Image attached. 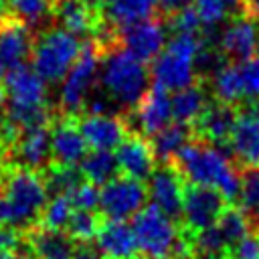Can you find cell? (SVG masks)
Listing matches in <instances>:
<instances>
[{
  "instance_id": "cell-24",
  "label": "cell",
  "mask_w": 259,
  "mask_h": 259,
  "mask_svg": "<svg viewBox=\"0 0 259 259\" xmlns=\"http://www.w3.org/2000/svg\"><path fill=\"white\" fill-rule=\"evenodd\" d=\"M194 10L200 18L204 34H210L217 26L225 22L251 16L247 0H194Z\"/></svg>"
},
{
  "instance_id": "cell-19",
  "label": "cell",
  "mask_w": 259,
  "mask_h": 259,
  "mask_svg": "<svg viewBox=\"0 0 259 259\" xmlns=\"http://www.w3.org/2000/svg\"><path fill=\"white\" fill-rule=\"evenodd\" d=\"M55 18L61 22V28L69 30L75 36L101 34L105 16L103 10H97L83 0H53Z\"/></svg>"
},
{
  "instance_id": "cell-40",
  "label": "cell",
  "mask_w": 259,
  "mask_h": 259,
  "mask_svg": "<svg viewBox=\"0 0 259 259\" xmlns=\"http://www.w3.org/2000/svg\"><path fill=\"white\" fill-rule=\"evenodd\" d=\"M73 259H103V255L91 243H75Z\"/></svg>"
},
{
  "instance_id": "cell-29",
  "label": "cell",
  "mask_w": 259,
  "mask_h": 259,
  "mask_svg": "<svg viewBox=\"0 0 259 259\" xmlns=\"http://www.w3.org/2000/svg\"><path fill=\"white\" fill-rule=\"evenodd\" d=\"M117 170H119V166H117L115 154L103 152V150L87 152V156L79 164V172H81L83 180H87L95 186H103L109 180H113L117 176Z\"/></svg>"
},
{
  "instance_id": "cell-22",
  "label": "cell",
  "mask_w": 259,
  "mask_h": 259,
  "mask_svg": "<svg viewBox=\"0 0 259 259\" xmlns=\"http://www.w3.org/2000/svg\"><path fill=\"white\" fill-rule=\"evenodd\" d=\"M16 156L22 162V168L36 170L51 160V127L49 123L26 127L18 134Z\"/></svg>"
},
{
  "instance_id": "cell-43",
  "label": "cell",
  "mask_w": 259,
  "mask_h": 259,
  "mask_svg": "<svg viewBox=\"0 0 259 259\" xmlns=\"http://www.w3.org/2000/svg\"><path fill=\"white\" fill-rule=\"evenodd\" d=\"M85 4H89V6H93V8H97V10H103V2L105 0H83Z\"/></svg>"
},
{
  "instance_id": "cell-45",
  "label": "cell",
  "mask_w": 259,
  "mask_h": 259,
  "mask_svg": "<svg viewBox=\"0 0 259 259\" xmlns=\"http://www.w3.org/2000/svg\"><path fill=\"white\" fill-rule=\"evenodd\" d=\"M251 221H253V227H255V229H259V210L251 217Z\"/></svg>"
},
{
  "instance_id": "cell-32",
  "label": "cell",
  "mask_w": 259,
  "mask_h": 259,
  "mask_svg": "<svg viewBox=\"0 0 259 259\" xmlns=\"http://www.w3.org/2000/svg\"><path fill=\"white\" fill-rule=\"evenodd\" d=\"M73 212L75 210H73L69 198L65 194H55L53 198L47 200V204H45V208L40 212V229L65 233Z\"/></svg>"
},
{
  "instance_id": "cell-20",
  "label": "cell",
  "mask_w": 259,
  "mask_h": 259,
  "mask_svg": "<svg viewBox=\"0 0 259 259\" xmlns=\"http://www.w3.org/2000/svg\"><path fill=\"white\" fill-rule=\"evenodd\" d=\"M115 160L123 176L136 178V180H148L158 166L156 156L152 152V146L146 138L138 134H130L115 150Z\"/></svg>"
},
{
  "instance_id": "cell-47",
  "label": "cell",
  "mask_w": 259,
  "mask_h": 259,
  "mask_svg": "<svg viewBox=\"0 0 259 259\" xmlns=\"http://www.w3.org/2000/svg\"><path fill=\"white\" fill-rule=\"evenodd\" d=\"M2 75H4V69H2V65H0V79H2Z\"/></svg>"
},
{
  "instance_id": "cell-16",
  "label": "cell",
  "mask_w": 259,
  "mask_h": 259,
  "mask_svg": "<svg viewBox=\"0 0 259 259\" xmlns=\"http://www.w3.org/2000/svg\"><path fill=\"white\" fill-rule=\"evenodd\" d=\"M87 142L79 132L77 119L65 115L51 125V160L55 166L77 168L87 156Z\"/></svg>"
},
{
  "instance_id": "cell-9",
  "label": "cell",
  "mask_w": 259,
  "mask_h": 259,
  "mask_svg": "<svg viewBox=\"0 0 259 259\" xmlns=\"http://www.w3.org/2000/svg\"><path fill=\"white\" fill-rule=\"evenodd\" d=\"M148 200V186L130 176H115L99 190V210L105 221L134 219Z\"/></svg>"
},
{
  "instance_id": "cell-35",
  "label": "cell",
  "mask_w": 259,
  "mask_h": 259,
  "mask_svg": "<svg viewBox=\"0 0 259 259\" xmlns=\"http://www.w3.org/2000/svg\"><path fill=\"white\" fill-rule=\"evenodd\" d=\"M73 210H95L99 206V188L87 180L75 184L69 192H65Z\"/></svg>"
},
{
  "instance_id": "cell-25",
  "label": "cell",
  "mask_w": 259,
  "mask_h": 259,
  "mask_svg": "<svg viewBox=\"0 0 259 259\" xmlns=\"http://www.w3.org/2000/svg\"><path fill=\"white\" fill-rule=\"evenodd\" d=\"M210 101L212 99H210L208 85L204 81H196L194 85L174 93V97H172V119H176L178 123L192 125L202 115V111L208 107Z\"/></svg>"
},
{
  "instance_id": "cell-17",
  "label": "cell",
  "mask_w": 259,
  "mask_h": 259,
  "mask_svg": "<svg viewBox=\"0 0 259 259\" xmlns=\"http://www.w3.org/2000/svg\"><path fill=\"white\" fill-rule=\"evenodd\" d=\"M237 117H239V107L210 101L208 107L202 111V115L192 123L194 140H202L212 146L227 148Z\"/></svg>"
},
{
  "instance_id": "cell-39",
  "label": "cell",
  "mask_w": 259,
  "mask_h": 259,
  "mask_svg": "<svg viewBox=\"0 0 259 259\" xmlns=\"http://www.w3.org/2000/svg\"><path fill=\"white\" fill-rule=\"evenodd\" d=\"M18 245H20L18 231L16 229H8V227H0V251L14 253Z\"/></svg>"
},
{
  "instance_id": "cell-6",
  "label": "cell",
  "mask_w": 259,
  "mask_h": 259,
  "mask_svg": "<svg viewBox=\"0 0 259 259\" xmlns=\"http://www.w3.org/2000/svg\"><path fill=\"white\" fill-rule=\"evenodd\" d=\"M83 42L61 26L45 28L38 32L30 53V69L49 85L61 83L79 59Z\"/></svg>"
},
{
  "instance_id": "cell-44",
  "label": "cell",
  "mask_w": 259,
  "mask_h": 259,
  "mask_svg": "<svg viewBox=\"0 0 259 259\" xmlns=\"http://www.w3.org/2000/svg\"><path fill=\"white\" fill-rule=\"evenodd\" d=\"M16 253V251H14ZM14 253H8V251H0V259H14Z\"/></svg>"
},
{
  "instance_id": "cell-37",
  "label": "cell",
  "mask_w": 259,
  "mask_h": 259,
  "mask_svg": "<svg viewBox=\"0 0 259 259\" xmlns=\"http://www.w3.org/2000/svg\"><path fill=\"white\" fill-rule=\"evenodd\" d=\"M168 26L174 30V34H196L200 26V18L194 10V4H188L172 14H168Z\"/></svg>"
},
{
  "instance_id": "cell-36",
  "label": "cell",
  "mask_w": 259,
  "mask_h": 259,
  "mask_svg": "<svg viewBox=\"0 0 259 259\" xmlns=\"http://www.w3.org/2000/svg\"><path fill=\"white\" fill-rule=\"evenodd\" d=\"M239 69V77H241V85H243V95H245V103H255L259 101V61L253 57L249 61L237 63Z\"/></svg>"
},
{
  "instance_id": "cell-26",
  "label": "cell",
  "mask_w": 259,
  "mask_h": 259,
  "mask_svg": "<svg viewBox=\"0 0 259 259\" xmlns=\"http://www.w3.org/2000/svg\"><path fill=\"white\" fill-rule=\"evenodd\" d=\"M204 83L208 85V91L214 97V101L231 105V107H239V109L241 107H249L245 103V95H243V85H241L237 63H227L219 73H214Z\"/></svg>"
},
{
  "instance_id": "cell-3",
  "label": "cell",
  "mask_w": 259,
  "mask_h": 259,
  "mask_svg": "<svg viewBox=\"0 0 259 259\" xmlns=\"http://www.w3.org/2000/svg\"><path fill=\"white\" fill-rule=\"evenodd\" d=\"M49 200L47 180L28 168H16L6 174L0 190V227L26 229L38 221Z\"/></svg>"
},
{
  "instance_id": "cell-7",
  "label": "cell",
  "mask_w": 259,
  "mask_h": 259,
  "mask_svg": "<svg viewBox=\"0 0 259 259\" xmlns=\"http://www.w3.org/2000/svg\"><path fill=\"white\" fill-rule=\"evenodd\" d=\"M99 65H101V47L95 40L83 42L79 59L61 81L59 103L65 115L73 117V113L85 107L87 99L93 93L95 81L99 77Z\"/></svg>"
},
{
  "instance_id": "cell-13",
  "label": "cell",
  "mask_w": 259,
  "mask_h": 259,
  "mask_svg": "<svg viewBox=\"0 0 259 259\" xmlns=\"http://www.w3.org/2000/svg\"><path fill=\"white\" fill-rule=\"evenodd\" d=\"M77 125L91 150H117V146L130 136L125 119L111 113H85L77 119Z\"/></svg>"
},
{
  "instance_id": "cell-23",
  "label": "cell",
  "mask_w": 259,
  "mask_h": 259,
  "mask_svg": "<svg viewBox=\"0 0 259 259\" xmlns=\"http://www.w3.org/2000/svg\"><path fill=\"white\" fill-rule=\"evenodd\" d=\"M158 0H105L103 16L111 22L115 32H121L134 24H140L154 16Z\"/></svg>"
},
{
  "instance_id": "cell-46",
  "label": "cell",
  "mask_w": 259,
  "mask_h": 259,
  "mask_svg": "<svg viewBox=\"0 0 259 259\" xmlns=\"http://www.w3.org/2000/svg\"><path fill=\"white\" fill-rule=\"evenodd\" d=\"M253 111H255V115L259 117V101H255V103H253Z\"/></svg>"
},
{
  "instance_id": "cell-18",
  "label": "cell",
  "mask_w": 259,
  "mask_h": 259,
  "mask_svg": "<svg viewBox=\"0 0 259 259\" xmlns=\"http://www.w3.org/2000/svg\"><path fill=\"white\" fill-rule=\"evenodd\" d=\"M32 45L34 36L24 22L10 14L0 20V65L4 71L22 67L26 59H30Z\"/></svg>"
},
{
  "instance_id": "cell-4",
  "label": "cell",
  "mask_w": 259,
  "mask_h": 259,
  "mask_svg": "<svg viewBox=\"0 0 259 259\" xmlns=\"http://www.w3.org/2000/svg\"><path fill=\"white\" fill-rule=\"evenodd\" d=\"M4 117L18 130L49 123L47 83L26 65L6 71L2 83Z\"/></svg>"
},
{
  "instance_id": "cell-31",
  "label": "cell",
  "mask_w": 259,
  "mask_h": 259,
  "mask_svg": "<svg viewBox=\"0 0 259 259\" xmlns=\"http://www.w3.org/2000/svg\"><path fill=\"white\" fill-rule=\"evenodd\" d=\"M217 229L221 231V235H223L227 247H231V245H235L237 241H241V239L253 229V221H251V217H249L245 210H241L239 206L229 204L227 210L223 212V217L219 219Z\"/></svg>"
},
{
  "instance_id": "cell-30",
  "label": "cell",
  "mask_w": 259,
  "mask_h": 259,
  "mask_svg": "<svg viewBox=\"0 0 259 259\" xmlns=\"http://www.w3.org/2000/svg\"><path fill=\"white\" fill-rule=\"evenodd\" d=\"M8 14L28 28H42L55 18L53 0H8Z\"/></svg>"
},
{
  "instance_id": "cell-10",
  "label": "cell",
  "mask_w": 259,
  "mask_h": 259,
  "mask_svg": "<svg viewBox=\"0 0 259 259\" xmlns=\"http://www.w3.org/2000/svg\"><path fill=\"white\" fill-rule=\"evenodd\" d=\"M184 190H186V180L182 178V174L176 170L172 162L158 164L152 176L148 178V196L152 200L150 204L178 225L182 217Z\"/></svg>"
},
{
  "instance_id": "cell-12",
  "label": "cell",
  "mask_w": 259,
  "mask_h": 259,
  "mask_svg": "<svg viewBox=\"0 0 259 259\" xmlns=\"http://www.w3.org/2000/svg\"><path fill=\"white\" fill-rule=\"evenodd\" d=\"M166 26L168 22H164L158 16H152L115 34H117V42L121 49H125L130 55H134L136 59L148 65L156 61L158 55L166 47Z\"/></svg>"
},
{
  "instance_id": "cell-28",
  "label": "cell",
  "mask_w": 259,
  "mask_h": 259,
  "mask_svg": "<svg viewBox=\"0 0 259 259\" xmlns=\"http://www.w3.org/2000/svg\"><path fill=\"white\" fill-rule=\"evenodd\" d=\"M30 253L34 259H73L75 243L67 233L36 229L28 237Z\"/></svg>"
},
{
  "instance_id": "cell-27",
  "label": "cell",
  "mask_w": 259,
  "mask_h": 259,
  "mask_svg": "<svg viewBox=\"0 0 259 259\" xmlns=\"http://www.w3.org/2000/svg\"><path fill=\"white\" fill-rule=\"evenodd\" d=\"M190 140H194L192 125L178 123V121L166 125L162 132H158L154 138H150V146H152V152L156 156V162L158 164H170L176 158V154Z\"/></svg>"
},
{
  "instance_id": "cell-5",
  "label": "cell",
  "mask_w": 259,
  "mask_h": 259,
  "mask_svg": "<svg viewBox=\"0 0 259 259\" xmlns=\"http://www.w3.org/2000/svg\"><path fill=\"white\" fill-rule=\"evenodd\" d=\"M204 45L202 34H174L164 51L158 55L156 61H152L150 77L152 85L162 87L164 91H180L190 85H194L198 79L194 61Z\"/></svg>"
},
{
  "instance_id": "cell-38",
  "label": "cell",
  "mask_w": 259,
  "mask_h": 259,
  "mask_svg": "<svg viewBox=\"0 0 259 259\" xmlns=\"http://www.w3.org/2000/svg\"><path fill=\"white\" fill-rule=\"evenodd\" d=\"M229 259H259V229H251L241 241L227 249Z\"/></svg>"
},
{
  "instance_id": "cell-11",
  "label": "cell",
  "mask_w": 259,
  "mask_h": 259,
  "mask_svg": "<svg viewBox=\"0 0 259 259\" xmlns=\"http://www.w3.org/2000/svg\"><path fill=\"white\" fill-rule=\"evenodd\" d=\"M130 117H123L130 132L136 130L134 134L142 138H154L158 132H162L166 125L172 121V99L168 97V91H164L158 85H152L140 105L132 111H127Z\"/></svg>"
},
{
  "instance_id": "cell-15",
  "label": "cell",
  "mask_w": 259,
  "mask_h": 259,
  "mask_svg": "<svg viewBox=\"0 0 259 259\" xmlns=\"http://www.w3.org/2000/svg\"><path fill=\"white\" fill-rule=\"evenodd\" d=\"M257 42H259L257 18L243 16L229 22L221 30L219 40L214 45L229 63H243L253 59V55H257Z\"/></svg>"
},
{
  "instance_id": "cell-49",
  "label": "cell",
  "mask_w": 259,
  "mask_h": 259,
  "mask_svg": "<svg viewBox=\"0 0 259 259\" xmlns=\"http://www.w3.org/2000/svg\"><path fill=\"white\" fill-rule=\"evenodd\" d=\"M257 61H259V42H257Z\"/></svg>"
},
{
  "instance_id": "cell-48",
  "label": "cell",
  "mask_w": 259,
  "mask_h": 259,
  "mask_svg": "<svg viewBox=\"0 0 259 259\" xmlns=\"http://www.w3.org/2000/svg\"><path fill=\"white\" fill-rule=\"evenodd\" d=\"M132 259H150V257H144V255H142V257H132Z\"/></svg>"
},
{
  "instance_id": "cell-2",
  "label": "cell",
  "mask_w": 259,
  "mask_h": 259,
  "mask_svg": "<svg viewBox=\"0 0 259 259\" xmlns=\"http://www.w3.org/2000/svg\"><path fill=\"white\" fill-rule=\"evenodd\" d=\"M97 79L109 103H115L125 111L136 109L152 87V77L146 63L121 49L119 42L101 49V65Z\"/></svg>"
},
{
  "instance_id": "cell-41",
  "label": "cell",
  "mask_w": 259,
  "mask_h": 259,
  "mask_svg": "<svg viewBox=\"0 0 259 259\" xmlns=\"http://www.w3.org/2000/svg\"><path fill=\"white\" fill-rule=\"evenodd\" d=\"M192 0H158V6H160V10L164 12V14H172V12H176V10H180V8H184V6H188Z\"/></svg>"
},
{
  "instance_id": "cell-21",
  "label": "cell",
  "mask_w": 259,
  "mask_h": 259,
  "mask_svg": "<svg viewBox=\"0 0 259 259\" xmlns=\"http://www.w3.org/2000/svg\"><path fill=\"white\" fill-rule=\"evenodd\" d=\"M95 247L103 259H132L138 251L134 231L125 221H103L95 235Z\"/></svg>"
},
{
  "instance_id": "cell-8",
  "label": "cell",
  "mask_w": 259,
  "mask_h": 259,
  "mask_svg": "<svg viewBox=\"0 0 259 259\" xmlns=\"http://www.w3.org/2000/svg\"><path fill=\"white\" fill-rule=\"evenodd\" d=\"M229 204L231 202L214 188L186 184L184 200H182L180 229L184 231V235L188 239H192L194 235L214 227Z\"/></svg>"
},
{
  "instance_id": "cell-14",
  "label": "cell",
  "mask_w": 259,
  "mask_h": 259,
  "mask_svg": "<svg viewBox=\"0 0 259 259\" xmlns=\"http://www.w3.org/2000/svg\"><path fill=\"white\" fill-rule=\"evenodd\" d=\"M227 150L239 168H259V117L253 107H241Z\"/></svg>"
},
{
  "instance_id": "cell-1",
  "label": "cell",
  "mask_w": 259,
  "mask_h": 259,
  "mask_svg": "<svg viewBox=\"0 0 259 259\" xmlns=\"http://www.w3.org/2000/svg\"><path fill=\"white\" fill-rule=\"evenodd\" d=\"M186 184L219 190L229 202L239 196V172L229 150H221L202 140H190L172 160Z\"/></svg>"
},
{
  "instance_id": "cell-34",
  "label": "cell",
  "mask_w": 259,
  "mask_h": 259,
  "mask_svg": "<svg viewBox=\"0 0 259 259\" xmlns=\"http://www.w3.org/2000/svg\"><path fill=\"white\" fill-rule=\"evenodd\" d=\"M99 227H101V219L93 210H75L69 219L65 233L75 243H89L91 239H95Z\"/></svg>"
},
{
  "instance_id": "cell-42",
  "label": "cell",
  "mask_w": 259,
  "mask_h": 259,
  "mask_svg": "<svg viewBox=\"0 0 259 259\" xmlns=\"http://www.w3.org/2000/svg\"><path fill=\"white\" fill-rule=\"evenodd\" d=\"M6 16H8V2L0 0V20H4Z\"/></svg>"
},
{
  "instance_id": "cell-33",
  "label": "cell",
  "mask_w": 259,
  "mask_h": 259,
  "mask_svg": "<svg viewBox=\"0 0 259 259\" xmlns=\"http://www.w3.org/2000/svg\"><path fill=\"white\" fill-rule=\"evenodd\" d=\"M239 208L253 217L259 210V168H241L239 172Z\"/></svg>"
}]
</instances>
